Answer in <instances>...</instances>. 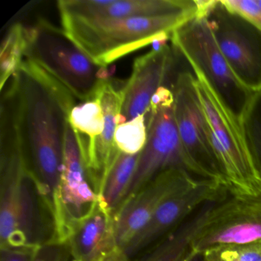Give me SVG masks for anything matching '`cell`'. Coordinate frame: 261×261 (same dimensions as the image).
I'll return each mask as SVG.
<instances>
[{
	"label": "cell",
	"instance_id": "8992f818",
	"mask_svg": "<svg viewBox=\"0 0 261 261\" xmlns=\"http://www.w3.org/2000/svg\"><path fill=\"white\" fill-rule=\"evenodd\" d=\"M146 115V145L140 152L124 201L167 169H183L192 176H196L195 168L183 148L178 134L172 90L162 87L154 95Z\"/></svg>",
	"mask_w": 261,
	"mask_h": 261
},
{
	"label": "cell",
	"instance_id": "ac0fdd59",
	"mask_svg": "<svg viewBox=\"0 0 261 261\" xmlns=\"http://www.w3.org/2000/svg\"><path fill=\"white\" fill-rule=\"evenodd\" d=\"M140 153L135 155L119 152L111 166L99 198L115 213L126 198L137 169Z\"/></svg>",
	"mask_w": 261,
	"mask_h": 261
},
{
	"label": "cell",
	"instance_id": "83f0119b",
	"mask_svg": "<svg viewBox=\"0 0 261 261\" xmlns=\"http://www.w3.org/2000/svg\"><path fill=\"white\" fill-rule=\"evenodd\" d=\"M188 261H202V256H201V254H199V253H195V254L192 255V256L189 258Z\"/></svg>",
	"mask_w": 261,
	"mask_h": 261
},
{
	"label": "cell",
	"instance_id": "277c9868",
	"mask_svg": "<svg viewBox=\"0 0 261 261\" xmlns=\"http://www.w3.org/2000/svg\"><path fill=\"white\" fill-rule=\"evenodd\" d=\"M197 14L196 8L172 14L126 19L83 20L61 17V22L68 38L96 64L107 68L133 51L166 40Z\"/></svg>",
	"mask_w": 261,
	"mask_h": 261
},
{
	"label": "cell",
	"instance_id": "7c38bea8",
	"mask_svg": "<svg viewBox=\"0 0 261 261\" xmlns=\"http://www.w3.org/2000/svg\"><path fill=\"white\" fill-rule=\"evenodd\" d=\"M198 180L201 179L183 169H167L125 200L114 214L116 232L122 247L126 250L128 244L166 199L193 186Z\"/></svg>",
	"mask_w": 261,
	"mask_h": 261
},
{
	"label": "cell",
	"instance_id": "f1b7e54d",
	"mask_svg": "<svg viewBox=\"0 0 261 261\" xmlns=\"http://www.w3.org/2000/svg\"><path fill=\"white\" fill-rule=\"evenodd\" d=\"M256 4H258L259 7L261 8V0H256Z\"/></svg>",
	"mask_w": 261,
	"mask_h": 261
},
{
	"label": "cell",
	"instance_id": "9a60e30c",
	"mask_svg": "<svg viewBox=\"0 0 261 261\" xmlns=\"http://www.w3.org/2000/svg\"><path fill=\"white\" fill-rule=\"evenodd\" d=\"M173 62L169 45H162L134 61L132 73L123 88V123L146 116L157 91L164 86Z\"/></svg>",
	"mask_w": 261,
	"mask_h": 261
},
{
	"label": "cell",
	"instance_id": "ba28073f",
	"mask_svg": "<svg viewBox=\"0 0 261 261\" xmlns=\"http://www.w3.org/2000/svg\"><path fill=\"white\" fill-rule=\"evenodd\" d=\"M171 40L174 48L189 64L198 67L218 91L238 90L245 100L261 93L259 85L249 83L232 69L220 49L208 17H195L186 22L172 33Z\"/></svg>",
	"mask_w": 261,
	"mask_h": 261
},
{
	"label": "cell",
	"instance_id": "2e32d148",
	"mask_svg": "<svg viewBox=\"0 0 261 261\" xmlns=\"http://www.w3.org/2000/svg\"><path fill=\"white\" fill-rule=\"evenodd\" d=\"M60 17L126 19L172 14L197 8L195 0H59Z\"/></svg>",
	"mask_w": 261,
	"mask_h": 261
},
{
	"label": "cell",
	"instance_id": "e0dca14e",
	"mask_svg": "<svg viewBox=\"0 0 261 261\" xmlns=\"http://www.w3.org/2000/svg\"><path fill=\"white\" fill-rule=\"evenodd\" d=\"M221 198L207 201L186 221L155 245L131 261H188L195 254L192 243L209 219Z\"/></svg>",
	"mask_w": 261,
	"mask_h": 261
},
{
	"label": "cell",
	"instance_id": "ffe728a7",
	"mask_svg": "<svg viewBox=\"0 0 261 261\" xmlns=\"http://www.w3.org/2000/svg\"><path fill=\"white\" fill-rule=\"evenodd\" d=\"M68 121L80 149L89 146L105 129V116L100 102L94 98L77 103L70 112Z\"/></svg>",
	"mask_w": 261,
	"mask_h": 261
},
{
	"label": "cell",
	"instance_id": "44dd1931",
	"mask_svg": "<svg viewBox=\"0 0 261 261\" xmlns=\"http://www.w3.org/2000/svg\"><path fill=\"white\" fill-rule=\"evenodd\" d=\"M28 47V27L15 23L9 29L0 49V88L19 71Z\"/></svg>",
	"mask_w": 261,
	"mask_h": 261
},
{
	"label": "cell",
	"instance_id": "5b68a950",
	"mask_svg": "<svg viewBox=\"0 0 261 261\" xmlns=\"http://www.w3.org/2000/svg\"><path fill=\"white\" fill-rule=\"evenodd\" d=\"M60 82L80 102L92 100L103 79V67L77 47L64 30L45 19L28 27L25 59Z\"/></svg>",
	"mask_w": 261,
	"mask_h": 261
},
{
	"label": "cell",
	"instance_id": "484cf974",
	"mask_svg": "<svg viewBox=\"0 0 261 261\" xmlns=\"http://www.w3.org/2000/svg\"><path fill=\"white\" fill-rule=\"evenodd\" d=\"M36 247L0 248V261H33V253Z\"/></svg>",
	"mask_w": 261,
	"mask_h": 261
},
{
	"label": "cell",
	"instance_id": "7402d4cb",
	"mask_svg": "<svg viewBox=\"0 0 261 261\" xmlns=\"http://www.w3.org/2000/svg\"><path fill=\"white\" fill-rule=\"evenodd\" d=\"M146 137V116H140L119 124L116 129L114 141L120 152L135 155L143 150Z\"/></svg>",
	"mask_w": 261,
	"mask_h": 261
},
{
	"label": "cell",
	"instance_id": "7a4b0ae2",
	"mask_svg": "<svg viewBox=\"0 0 261 261\" xmlns=\"http://www.w3.org/2000/svg\"><path fill=\"white\" fill-rule=\"evenodd\" d=\"M194 86L205 118V132L233 195L256 196L261 193V163L248 129V120L260 93L246 99L241 113L236 114L222 94L196 65Z\"/></svg>",
	"mask_w": 261,
	"mask_h": 261
},
{
	"label": "cell",
	"instance_id": "3957f363",
	"mask_svg": "<svg viewBox=\"0 0 261 261\" xmlns=\"http://www.w3.org/2000/svg\"><path fill=\"white\" fill-rule=\"evenodd\" d=\"M53 223L39 195L13 124L1 120L0 248L51 243Z\"/></svg>",
	"mask_w": 261,
	"mask_h": 261
},
{
	"label": "cell",
	"instance_id": "6da1fadb",
	"mask_svg": "<svg viewBox=\"0 0 261 261\" xmlns=\"http://www.w3.org/2000/svg\"><path fill=\"white\" fill-rule=\"evenodd\" d=\"M5 88L6 91H1V111L14 126L38 192L51 218L72 97L57 81L39 71L19 69L2 90Z\"/></svg>",
	"mask_w": 261,
	"mask_h": 261
},
{
	"label": "cell",
	"instance_id": "d4e9b609",
	"mask_svg": "<svg viewBox=\"0 0 261 261\" xmlns=\"http://www.w3.org/2000/svg\"><path fill=\"white\" fill-rule=\"evenodd\" d=\"M68 250L65 245L45 244L35 249L33 261H66Z\"/></svg>",
	"mask_w": 261,
	"mask_h": 261
},
{
	"label": "cell",
	"instance_id": "30bf717a",
	"mask_svg": "<svg viewBox=\"0 0 261 261\" xmlns=\"http://www.w3.org/2000/svg\"><path fill=\"white\" fill-rule=\"evenodd\" d=\"M260 241L261 193L248 196L227 192L194 240L192 250L201 254L218 246Z\"/></svg>",
	"mask_w": 261,
	"mask_h": 261
},
{
	"label": "cell",
	"instance_id": "cb8c5ba5",
	"mask_svg": "<svg viewBox=\"0 0 261 261\" xmlns=\"http://www.w3.org/2000/svg\"><path fill=\"white\" fill-rule=\"evenodd\" d=\"M219 4L229 13L245 19L261 33V8L256 0H221Z\"/></svg>",
	"mask_w": 261,
	"mask_h": 261
},
{
	"label": "cell",
	"instance_id": "603a6c76",
	"mask_svg": "<svg viewBox=\"0 0 261 261\" xmlns=\"http://www.w3.org/2000/svg\"><path fill=\"white\" fill-rule=\"evenodd\" d=\"M201 254L202 261H261V241L218 246Z\"/></svg>",
	"mask_w": 261,
	"mask_h": 261
},
{
	"label": "cell",
	"instance_id": "5bb4252c",
	"mask_svg": "<svg viewBox=\"0 0 261 261\" xmlns=\"http://www.w3.org/2000/svg\"><path fill=\"white\" fill-rule=\"evenodd\" d=\"M71 261H131L117 238L113 212L99 198L65 244Z\"/></svg>",
	"mask_w": 261,
	"mask_h": 261
},
{
	"label": "cell",
	"instance_id": "9c48e42d",
	"mask_svg": "<svg viewBox=\"0 0 261 261\" xmlns=\"http://www.w3.org/2000/svg\"><path fill=\"white\" fill-rule=\"evenodd\" d=\"M174 114L181 144L192 162L198 179L215 181L227 188L216 157L205 132V118L201 110L194 77L180 73L172 88Z\"/></svg>",
	"mask_w": 261,
	"mask_h": 261
},
{
	"label": "cell",
	"instance_id": "f546056e",
	"mask_svg": "<svg viewBox=\"0 0 261 261\" xmlns=\"http://www.w3.org/2000/svg\"><path fill=\"white\" fill-rule=\"evenodd\" d=\"M259 89H260V91H261V82H260V83L259 84Z\"/></svg>",
	"mask_w": 261,
	"mask_h": 261
},
{
	"label": "cell",
	"instance_id": "52a82bcc",
	"mask_svg": "<svg viewBox=\"0 0 261 261\" xmlns=\"http://www.w3.org/2000/svg\"><path fill=\"white\" fill-rule=\"evenodd\" d=\"M90 183L75 134L65 125L63 163L57 199L51 214L53 236L50 244L65 245L73 227L98 202Z\"/></svg>",
	"mask_w": 261,
	"mask_h": 261
},
{
	"label": "cell",
	"instance_id": "8fae6325",
	"mask_svg": "<svg viewBox=\"0 0 261 261\" xmlns=\"http://www.w3.org/2000/svg\"><path fill=\"white\" fill-rule=\"evenodd\" d=\"M227 192L218 183L201 179L169 197L128 244V256L134 259L141 254L181 225L204 203L221 198Z\"/></svg>",
	"mask_w": 261,
	"mask_h": 261
},
{
	"label": "cell",
	"instance_id": "d6986e66",
	"mask_svg": "<svg viewBox=\"0 0 261 261\" xmlns=\"http://www.w3.org/2000/svg\"><path fill=\"white\" fill-rule=\"evenodd\" d=\"M216 36L220 49L232 69L249 82L247 77L257 73L259 62L248 39L232 29L216 33Z\"/></svg>",
	"mask_w": 261,
	"mask_h": 261
},
{
	"label": "cell",
	"instance_id": "4fadbf2b",
	"mask_svg": "<svg viewBox=\"0 0 261 261\" xmlns=\"http://www.w3.org/2000/svg\"><path fill=\"white\" fill-rule=\"evenodd\" d=\"M123 88V85L120 86L113 79L106 77L102 81L94 98L101 105L105 129L92 143L80 149L88 179L98 197L108 172L120 152L116 146L114 137L117 126L123 123L121 117Z\"/></svg>",
	"mask_w": 261,
	"mask_h": 261
},
{
	"label": "cell",
	"instance_id": "4316f807",
	"mask_svg": "<svg viewBox=\"0 0 261 261\" xmlns=\"http://www.w3.org/2000/svg\"><path fill=\"white\" fill-rule=\"evenodd\" d=\"M256 129H257V133L255 134V135L254 134L251 135L250 133V135L252 142H253V146H254L255 150H256V154H257L261 163V127L259 126Z\"/></svg>",
	"mask_w": 261,
	"mask_h": 261
}]
</instances>
